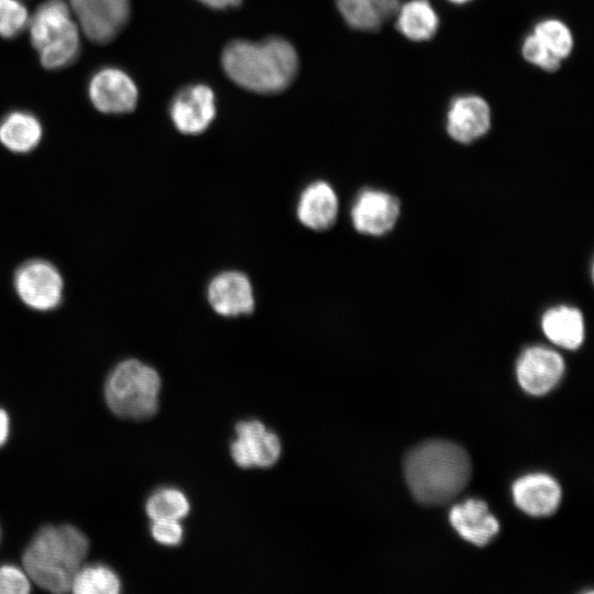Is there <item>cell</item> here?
<instances>
[{"label": "cell", "mask_w": 594, "mask_h": 594, "mask_svg": "<svg viewBox=\"0 0 594 594\" xmlns=\"http://www.w3.org/2000/svg\"><path fill=\"white\" fill-rule=\"evenodd\" d=\"M404 470L414 497L424 505L438 506L465 488L471 461L462 447L446 440H429L409 451Z\"/></svg>", "instance_id": "6da1fadb"}, {"label": "cell", "mask_w": 594, "mask_h": 594, "mask_svg": "<svg viewBox=\"0 0 594 594\" xmlns=\"http://www.w3.org/2000/svg\"><path fill=\"white\" fill-rule=\"evenodd\" d=\"M222 66L239 86L258 94H276L293 82L298 56L294 46L278 36L261 42L238 40L224 47Z\"/></svg>", "instance_id": "7a4b0ae2"}, {"label": "cell", "mask_w": 594, "mask_h": 594, "mask_svg": "<svg viewBox=\"0 0 594 594\" xmlns=\"http://www.w3.org/2000/svg\"><path fill=\"white\" fill-rule=\"evenodd\" d=\"M89 551V540L68 524L42 527L25 548L23 569L32 583L52 593L70 591Z\"/></svg>", "instance_id": "3957f363"}, {"label": "cell", "mask_w": 594, "mask_h": 594, "mask_svg": "<svg viewBox=\"0 0 594 594\" xmlns=\"http://www.w3.org/2000/svg\"><path fill=\"white\" fill-rule=\"evenodd\" d=\"M161 387L162 381L155 369L136 359H128L109 373L105 400L117 417L144 420L156 414Z\"/></svg>", "instance_id": "277c9868"}, {"label": "cell", "mask_w": 594, "mask_h": 594, "mask_svg": "<svg viewBox=\"0 0 594 594\" xmlns=\"http://www.w3.org/2000/svg\"><path fill=\"white\" fill-rule=\"evenodd\" d=\"M31 44L47 69L72 65L79 55L78 24L64 0H46L33 12L28 22Z\"/></svg>", "instance_id": "5b68a950"}, {"label": "cell", "mask_w": 594, "mask_h": 594, "mask_svg": "<svg viewBox=\"0 0 594 594\" xmlns=\"http://www.w3.org/2000/svg\"><path fill=\"white\" fill-rule=\"evenodd\" d=\"M14 289L28 307L37 311L56 308L63 296V278L48 261L30 260L14 274Z\"/></svg>", "instance_id": "8992f818"}, {"label": "cell", "mask_w": 594, "mask_h": 594, "mask_svg": "<svg viewBox=\"0 0 594 594\" xmlns=\"http://www.w3.org/2000/svg\"><path fill=\"white\" fill-rule=\"evenodd\" d=\"M68 6L85 35L98 44L112 41L130 15L129 0H69Z\"/></svg>", "instance_id": "52a82bcc"}, {"label": "cell", "mask_w": 594, "mask_h": 594, "mask_svg": "<svg viewBox=\"0 0 594 594\" xmlns=\"http://www.w3.org/2000/svg\"><path fill=\"white\" fill-rule=\"evenodd\" d=\"M88 95L95 106L105 113H128L138 102V88L132 78L117 67L98 69L88 84Z\"/></svg>", "instance_id": "ba28073f"}, {"label": "cell", "mask_w": 594, "mask_h": 594, "mask_svg": "<svg viewBox=\"0 0 594 594\" xmlns=\"http://www.w3.org/2000/svg\"><path fill=\"white\" fill-rule=\"evenodd\" d=\"M169 113L179 132L189 135L199 134L216 117L213 91L201 84L188 86L174 97Z\"/></svg>", "instance_id": "9c48e42d"}, {"label": "cell", "mask_w": 594, "mask_h": 594, "mask_svg": "<svg viewBox=\"0 0 594 594\" xmlns=\"http://www.w3.org/2000/svg\"><path fill=\"white\" fill-rule=\"evenodd\" d=\"M207 299L212 310L222 317L249 315L255 306L252 283L239 271H224L212 277Z\"/></svg>", "instance_id": "30bf717a"}, {"label": "cell", "mask_w": 594, "mask_h": 594, "mask_svg": "<svg viewBox=\"0 0 594 594\" xmlns=\"http://www.w3.org/2000/svg\"><path fill=\"white\" fill-rule=\"evenodd\" d=\"M564 372L561 355L543 346H532L521 354L517 363L520 386L529 394L539 396L550 392Z\"/></svg>", "instance_id": "8fae6325"}, {"label": "cell", "mask_w": 594, "mask_h": 594, "mask_svg": "<svg viewBox=\"0 0 594 594\" xmlns=\"http://www.w3.org/2000/svg\"><path fill=\"white\" fill-rule=\"evenodd\" d=\"M398 215V200L389 194L374 189L361 191L351 210L354 228L371 235H382L392 230Z\"/></svg>", "instance_id": "7c38bea8"}, {"label": "cell", "mask_w": 594, "mask_h": 594, "mask_svg": "<svg viewBox=\"0 0 594 594\" xmlns=\"http://www.w3.org/2000/svg\"><path fill=\"white\" fill-rule=\"evenodd\" d=\"M491 127L487 102L475 95L460 96L452 100L447 114V131L460 143H470L483 136Z\"/></svg>", "instance_id": "4fadbf2b"}, {"label": "cell", "mask_w": 594, "mask_h": 594, "mask_svg": "<svg viewBox=\"0 0 594 594\" xmlns=\"http://www.w3.org/2000/svg\"><path fill=\"white\" fill-rule=\"evenodd\" d=\"M338 210V196L332 186L324 180H316L302 189L296 215L306 228L323 231L336 222Z\"/></svg>", "instance_id": "5bb4252c"}, {"label": "cell", "mask_w": 594, "mask_h": 594, "mask_svg": "<svg viewBox=\"0 0 594 594\" xmlns=\"http://www.w3.org/2000/svg\"><path fill=\"white\" fill-rule=\"evenodd\" d=\"M516 505L534 517L552 515L560 505L561 488L547 474H529L520 477L513 486Z\"/></svg>", "instance_id": "9a60e30c"}, {"label": "cell", "mask_w": 594, "mask_h": 594, "mask_svg": "<svg viewBox=\"0 0 594 594\" xmlns=\"http://www.w3.org/2000/svg\"><path fill=\"white\" fill-rule=\"evenodd\" d=\"M449 519L462 538L479 547L487 544L499 529L487 505L477 499H468L453 506Z\"/></svg>", "instance_id": "2e32d148"}, {"label": "cell", "mask_w": 594, "mask_h": 594, "mask_svg": "<svg viewBox=\"0 0 594 594\" xmlns=\"http://www.w3.org/2000/svg\"><path fill=\"white\" fill-rule=\"evenodd\" d=\"M42 138V125L31 112L15 110L0 120V142L14 153H28Z\"/></svg>", "instance_id": "e0dca14e"}, {"label": "cell", "mask_w": 594, "mask_h": 594, "mask_svg": "<svg viewBox=\"0 0 594 594\" xmlns=\"http://www.w3.org/2000/svg\"><path fill=\"white\" fill-rule=\"evenodd\" d=\"M542 330L550 341L565 349H576L584 339V321L576 308L560 306L542 317Z\"/></svg>", "instance_id": "ac0fdd59"}, {"label": "cell", "mask_w": 594, "mask_h": 594, "mask_svg": "<svg viewBox=\"0 0 594 594\" xmlns=\"http://www.w3.org/2000/svg\"><path fill=\"white\" fill-rule=\"evenodd\" d=\"M395 16L397 30L411 41L430 40L438 30V15L428 0H410L399 6Z\"/></svg>", "instance_id": "d6986e66"}, {"label": "cell", "mask_w": 594, "mask_h": 594, "mask_svg": "<svg viewBox=\"0 0 594 594\" xmlns=\"http://www.w3.org/2000/svg\"><path fill=\"white\" fill-rule=\"evenodd\" d=\"M237 437L246 442L253 457L254 466L271 468L282 453L277 435L267 431L260 420H243L235 425Z\"/></svg>", "instance_id": "ffe728a7"}, {"label": "cell", "mask_w": 594, "mask_h": 594, "mask_svg": "<svg viewBox=\"0 0 594 594\" xmlns=\"http://www.w3.org/2000/svg\"><path fill=\"white\" fill-rule=\"evenodd\" d=\"M70 591L77 594H118L121 591V581L119 575L105 564H82L73 580Z\"/></svg>", "instance_id": "44dd1931"}, {"label": "cell", "mask_w": 594, "mask_h": 594, "mask_svg": "<svg viewBox=\"0 0 594 594\" xmlns=\"http://www.w3.org/2000/svg\"><path fill=\"white\" fill-rule=\"evenodd\" d=\"M190 510L187 496L177 488L164 487L153 492L145 503V512L153 520H180Z\"/></svg>", "instance_id": "7402d4cb"}, {"label": "cell", "mask_w": 594, "mask_h": 594, "mask_svg": "<svg viewBox=\"0 0 594 594\" xmlns=\"http://www.w3.org/2000/svg\"><path fill=\"white\" fill-rule=\"evenodd\" d=\"M532 34L561 61L566 58L573 48L571 31L560 20L547 19L540 21L536 24Z\"/></svg>", "instance_id": "603a6c76"}, {"label": "cell", "mask_w": 594, "mask_h": 594, "mask_svg": "<svg viewBox=\"0 0 594 594\" xmlns=\"http://www.w3.org/2000/svg\"><path fill=\"white\" fill-rule=\"evenodd\" d=\"M337 7L353 29L376 31L384 21L371 0H337Z\"/></svg>", "instance_id": "cb8c5ba5"}, {"label": "cell", "mask_w": 594, "mask_h": 594, "mask_svg": "<svg viewBox=\"0 0 594 594\" xmlns=\"http://www.w3.org/2000/svg\"><path fill=\"white\" fill-rule=\"evenodd\" d=\"M28 22V10L20 0H0V37L18 36Z\"/></svg>", "instance_id": "d4e9b609"}, {"label": "cell", "mask_w": 594, "mask_h": 594, "mask_svg": "<svg viewBox=\"0 0 594 594\" xmlns=\"http://www.w3.org/2000/svg\"><path fill=\"white\" fill-rule=\"evenodd\" d=\"M521 53L530 64L547 72L557 70L561 65V59L557 58L535 34H530L524 40Z\"/></svg>", "instance_id": "484cf974"}, {"label": "cell", "mask_w": 594, "mask_h": 594, "mask_svg": "<svg viewBox=\"0 0 594 594\" xmlns=\"http://www.w3.org/2000/svg\"><path fill=\"white\" fill-rule=\"evenodd\" d=\"M31 580L24 569L16 565H0V594H26L31 591Z\"/></svg>", "instance_id": "4316f807"}, {"label": "cell", "mask_w": 594, "mask_h": 594, "mask_svg": "<svg viewBox=\"0 0 594 594\" xmlns=\"http://www.w3.org/2000/svg\"><path fill=\"white\" fill-rule=\"evenodd\" d=\"M151 535L153 539L161 544L176 546L182 541L184 530L179 520H153L151 525Z\"/></svg>", "instance_id": "83f0119b"}, {"label": "cell", "mask_w": 594, "mask_h": 594, "mask_svg": "<svg viewBox=\"0 0 594 594\" xmlns=\"http://www.w3.org/2000/svg\"><path fill=\"white\" fill-rule=\"evenodd\" d=\"M383 20L395 16L400 3L399 0H371Z\"/></svg>", "instance_id": "f1b7e54d"}, {"label": "cell", "mask_w": 594, "mask_h": 594, "mask_svg": "<svg viewBox=\"0 0 594 594\" xmlns=\"http://www.w3.org/2000/svg\"><path fill=\"white\" fill-rule=\"evenodd\" d=\"M10 435V417L8 413L0 407V448L7 442Z\"/></svg>", "instance_id": "f546056e"}, {"label": "cell", "mask_w": 594, "mask_h": 594, "mask_svg": "<svg viewBox=\"0 0 594 594\" xmlns=\"http://www.w3.org/2000/svg\"><path fill=\"white\" fill-rule=\"evenodd\" d=\"M201 3H204L207 7H210L212 9H226L228 8L224 0H199Z\"/></svg>", "instance_id": "4dcf8cb0"}, {"label": "cell", "mask_w": 594, "mask_h": 594, "mask_svg": "<svg viewBox=\"0 0 594 594\" xmlns=\"http://www.w3.org/2000/svg\"><path fill=\"white\" fill-rule=\"evenodd\" d=\"M228 7H237L242 0H224Z\"/></svg>", "instance_id": "1f68e13d"}, {"label": "cell", "mask_w": 594, "mask_h": 594, "mask_svg": "<svg viewBox=\"0 0 594 594\" xmlns=\"http://www.w3.org/2000/svg\"><path fill=\"white\" fill-rule=\"evenodd\" d=\"M448 1L455 4H463V3L470 2L471 0H448Z\"/></svg>", "instance_id": "d6a6232c"}]
</instances>
